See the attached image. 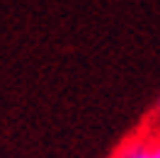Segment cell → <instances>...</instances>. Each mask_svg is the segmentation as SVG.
Instances as JSON below:
<instances>
[{
  "label": "cell",
  "mask_w": 160,
  "mask_h": 158,
  "mask_svg": "<svg viewBox=\"0 0 160 158\" xmlns=\"http://www.w3.org/2000/svg\"><path fill=\"white\" fill-rule=\"evenodd\" d=\"M109 158H153V136L136 134V136L126 139Z\"/></svg>",
  "instance_id": "cell-1"
},
{
  "label": "cell",
  "mask_w": 160,
  "mask_h": 158,
  "mask_svg": "<svg viewBox=\"0 0 160 158\" xmlns=\"http://www.w3.org/2000/svg\"><path fill=\"white\" fill-rule=\"evenodd\" d=\"M153 158H160V136H153Z\"/></svg>",
  "instance_id": "cell-2"
}]
</instances>
